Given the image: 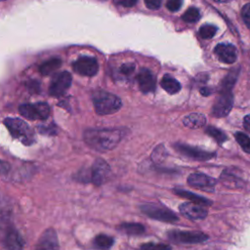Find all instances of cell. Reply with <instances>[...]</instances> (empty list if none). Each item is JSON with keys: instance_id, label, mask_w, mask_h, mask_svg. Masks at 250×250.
<instances>
[{"instance_id": "d590c367", "label": "cell", "mask_w": 250, "mask_h": 250, "mask_svg": "<svg viewBox=\"0 0 250 250\" xmlns=\"http://www.w3.org/2000/svg\"><path fill=\"white\" fill-rule=\"evenodd\" d=\"M200 93L203 95V96H209L210 95V91L206 88H201L200 89Z\"/></svg>"}, {"instance_id": "e575fe53", "label": "cell", "mask_w": 250, "mask_h": 250, "mask_svg": "<svg viewBox=\"0 0 250 250\" xmlns=\"http://www.w3.org/2000/svg\"><path fill=\"white\" fill-rule=\"evenodd\" d=\"M9 170V165L6 162H3L0 160V173L7 172Z\"/></svg>"}, {"instance_id": "7c38bea8", "label": "cell", "mask_w": 250, "mask_h": 250, "mask_svg": "<svg viewBox=\"0 0 250 250\" xmlns=\"http://www.w3.org/2000/svg\"><path fill=\"white\" fill-rule=\"evenodd\" d=\"M3 244L7 250H23V239L20 232L8 227L3 235Z\"/></svg>"}, {"instance_id": "52a82bcc", "label": "cell", "mask_w": 250, "mask_h": 250, "mask_svg": "<svg viewBox=\"0 0 250 250\" xmlns=\"http://www.w3.org/2000/svg\"><path fill=\"white\" fill-rule=\"evenodd\" d=\"M19 111L21 116L29 120L46 119L50 115V106L46 103H36V104H25L19 107Z\"/></svg>"}, {"instance_id": "277c9868", "label": "cell", "mask_w": 250, "mask_h": 250, "mask_svg": "<svg viewBox=\"0 0 250 250\" xmlns=\"http://www.w3.org/2000/svg\"><path fill=\"white\" fill-rule=\"evenodd\" d=\"M4 124L13 136V138L19 140L24 146H30L34 143L35 137L33 130L23 120L19 118L7 117L4 120Z\"/></svg>"}, {"instance_id": "d4e9b609", "label": "cell", "mask_w": 250, "mask_h": 250, "mask_svg": "<svg viewBox=\"0 0 250 250\" xmlns=\"http://www.w3.org/2000/svg\"><path fill=\"white\" fill-rule=\"evenodd\" d=\"M199 18H200L199 11L194 7L188 8L182 16V19L187 22H195L199 20Z\"/></svg>"}, {"instance_id": "8992f818", "label": "cell", "mask_w": 250, "mask_h": 250, "mask_svg": "<svg viewBox=\"0 0 250 250\" xmlns=\"http://www.w3.org/2000/svg\"><path fill=\"white\" fill-rule=\"evenodd\" d=\"M170 241L178 244H196L208 240L209 236L201 231H188L172 229L167 232Z\"/></svg>"}, {"instance_id": "f546056e", "label": "cell", "mask_w": 250, "mask_h": 250, "mask_svg": "<svg viewBox=\"0 0 250 250\" xmlns=\"http://www.w3.org/2000/svg\"><path fill=\"white\" fill-rule=\"evenodd\" d=\"M241 17L247 27L250 29V3H247L243 6L241 10Z\"/></svg>"}, {"instance_id": "cb8c5ba5", "label": "cell", "mask_w": 250, "mask_h": 250, "mask_svg": "<svg viewBox=\"0 0 250 250\" xmlns=\"http://www.w3.org/2000/svg\"><path fill=\"white\" fill-rule=\"evenodd\" d=\"M236 142L239 144V146L242 147V149L247 152L250 153V138L241 132H237L234 135Z\"/></svg>"}, {"instance_id": "5bb4252c", "label": "cell", "mask_w": 250, "mask_h": 250, "mask_svg": "<svg viewBox=\"0 0 250 250\" xmlns=\"http://www.w3.org/2000/svg\"><path fill=\"white\" fill-rule=\"evenodd\" d=\"M215 54L219 60L225 63H232L237 59V50L229 43H220L215 47Z\"/></svg>"}, {"instance_id": "484cf974", "label": "cell", "mask_w": 250, "mask_h": 250, "mask_svg": "<svg viewBox=\"0 0 250 250\" xmlns=\"http://www.w3.org/2000/svg\"><path fill=\"white\" fill-rule=\"evenodd\" d=\"M139 250H172V247L165 243L146 242L141 244Z\"/></svg>"}, {"instance_id": "f1b7e54d", "label": "cell", "mask_w": 250, "mask_h": 250, "mask_svg": "<svg viewBox=\"0 0 250 250\" xmlns=\"http://www.w3.org/2000/svg\"><path fill=\"white\" fill-rule=\"evenodd\" d=\"M135 70V64L132 63V62H129V63H124L120 66L119 68V73L123 76H130Z\"/></svg>"}, {"instance_id": "7402d4cb", "label": "cell", "mask_w": 250, "mask_h": 250, "mask_svg": "<svg viewBox=\"0 0 250 250\" xmlns=\"http://www.w3.org/2000/svg\"><path fill=\"white\" fill-rule=\"evenodd\" d=\"M114 243L113 237L101 233L94 238V245L96 248L101 250H108Z\"/></svg>"}, {"instance_id": "9c48e42d", "label": "cell", "mask_w": 250, "mask_h": 250, "mask_svg": "<svg viewBox=\"0 0 250 250\" xmlns=\"http://www.w3.org/2000/svg\"><path fill=\"white\" fill-rule=\"evenodd\" d=\"M74 71L83 76H94L99 69L98 62L93 57L83 56L78 58L72 64Z\"/></svg>"}, {"instance_id": "2e32d148", "label": "cell", "mask_w": 250, "mask_h": 250, "mask_svg": "<svg viewBox=\"0 0 250 250\" xmlns=\"http://www.w3.org/2000/svg\"><path fill=\"white\" fill-rule=\"evenodd\" d=\"M188 184L195 188L209 189L216 185V180L202 173H193L188 176Z\"/></svg>"}, {"instance_id": "d6a6232c", "label": "cell", "mask_w": 250, "mask_h": 250, "mask_svg": "<svg viewBox=\"0 0 250 250\" xmlns=\"http://www.w3.org/2000/svg\"><path fill=\"white\" fill-rule=\"evenodd\" d=\"M117 4L121 5V6H124V7H132L134 6L137 2L135 0H126V1H118L116 2Z\"/></svg>"}, {"instance_id": "8fae6325", "label": "cell", "mask_w": 250, "mask_h": 250, "mask_svg": "<svg viewBox=\"0 0 250 250\" xmlns=\"http://www.w3.org/2000/svg\"><path fill=\"white\" fill-rule=\"evenodd\" d=\"M175 148L183 155L186 157H188L192 160H198V161H203V160H208L211 159L215 156L213 152H208L202 149H198L196 147H192L187 145L183 144H177L175 146Z\"/></svg>"}, {"instance_id": "9a60e30c", "label": "cell", "mask_w": 250, "mask_h": 250, "mask_svg": "<svg viewBox=\"0 0 250 250\" xmlns=\"http://www.w3.org/2000/svg\"><path fill=\"white\" fill-rule=\"evenodd\" d=\"M35 250H60L57 234L53 229H48L42 233Z\"/></svg>"}, {"instance_id": "ffe728a7", "label": "cell", "mask_w": 250, "mask_h": 250, "mask_svg": "<svg viewBox=\"0 0 250 250\" xmlns=\"http://www.w3.org/2000/svg\"><path fill=\"white\" fill-rule=\"evenodd\" d=\"M174 192L181 196V197H184V198H187V199H189L192 203H195L197 205H200V206H206V205H211L212 204V201L205 198V197H202V196H199L195 193H192V192H189V191H187V190H184V189H174Z\"/></svg>"}, {"instance_id": "44dd1931", "label": "cell", "mask_w": 250, "mask_h": 250, "mask_svg": "<svg viewBox=\"0 0 250 250\" xmlns=\"http://www.w3.org/2000/svg\"><path fill=\"white\" fill-rule=\"evenodd\" d=\"M161 87L169 94H176L181 90L180 82L170 74H165L161 81Z\"/></svg>"}, {"instance_id": "e0dca14e", "label": "cell", "mask_w": 250, "mask_h": 250, "mask_svg": "<svg viewBox=\"0 0 250 250\" xmlns=\"http://www.w3.org/2000/svg\"><path fill=\"white\" fill-rule=\"evenodd\" d=\"M140 90L143 93H149L155 89V77L149 69L143 68L137 76Z\"/></svg>"}, {"instance_id": "3957f363", "label": "cell", "mask_w": 250, "mask_h": 250, "mask_svg": "<svg viewBox=\"0 0 250 250\" xmlns=\"http://www.w3.org/2000/svg\"><path fill=\"white\" fill-rule=\"evenodd\" d=\"M95 110L100 115H107L116 112L122 105L121 100L110 93L98 91L93 95Z\"/></svg>"}, {"instance_id": "7a4b0ae2", "label": "cell", "mask_w": 250, "mask_h": 250, "mask_svg": "<svg viewBox=\"0 0 250 250\" xmlns=\"http://www.w3.org/2000/svg\"><path fill=\"white\" fill-rule=\"evenodd\" d=\"M236 75V71H231L225 77L224 81L222 82L219 97L217 98L212 107V114L218 118L228 115L232 107L231 89L235 83Z\"/></svg>"}, {"instance_id": "5b68a950", "label": "cell", "mask_w": 250, "mask_h": 250, "mask_svg": "<svg viewBox=\"0 0 250 250\" xmlns=\"http://www.w3.org/2000/svg\"><path fill=\"white\" fill-rule=\"evenodd\" d=\"M142 212L147 217L164 223H176L179 221L178 216L170 209L154 203H146L141 206Z\"/></svg>"}, {"instance_id": "603a6c76", "label": "cell", "mask_w": 250, "mask_h": 250, "mask_svg": "<svg viewBox=\"0 0 250 250\" xmlns=\"http://www.w3.org/2000/svg\"><path fill=\"white\" fill-rule=\"evenodd\" d=\"M61 64H62L61 59H58V58L51 59L40 65L39 71L42 75H49L53 73L55 70H57L61 66Z\"/></svg>"}, {"instance_id": "30bf717a", "label": "cell", "mask_w": 250, "mask_h": 250, "mask_svg": "<svg viewBox=\"0 0 250 250\" xmlns=\"http://www.w3.org/2000/svg\"><path fill=\"white\" fill-rule=\"evenodd\" d=\"M109 174L110 168L108 164L103 159H97L91 170V181L96 186H100L107 180Z\"/></svg>"}, {"instance_id": "1f68e13d", "label": "cell", "mask_w": 250, "mask_h": 250, "mask_svg": "<svg viewBox=\"0 0 250 250\" xmlns=\"http://www.w3.org/2000/svg\"><path fill=\"white\" fill-rule=\"evenodd\" d=\"M145 4L150 10H157L161 6V2L158 0H146Z\"/></svg>"}, {"instance_id": "4dcf8cb0", "label": "cell", "mask_w": 250, "mask_h": 250, "mask_svg": "<svg viewBox=\"0 0 250 250\" xmlns=\"http://www.w3.org/2000/svg\"><path fill=\"white\" fill-rule=\"evenodd\" d=\"M166 6H167V9L169 11L176 12V11H179V9L181 8L182 1H180V0H170V1L167 2Z\"/></svg>"}, {"instance_id": "83f0119b", "label": "cell", "mask_w": 250, "mask_h": 250, "mask_svg": "<svg viewBox=\"0 0 250 250\" xmlns=\"http://www.w3.org/2000/svg\"><path fill=\"white\" fill-rule=\"evenodd\" d=\"M216 26L213 24H204L199 28V35L203 39H210L216 33Z\"/></svg>"}, {"instance_id": "4316f807", "label": "cell", "mask_w": 250, "mask_h": 250, "mask_svg": "<svg viewBox=\"0 0 250 250\" xmlns=\"http://www.w3.org/2000/svg\"><path fill=\"white\" fill-rule=\"evenodd\" d=\"M206 133L209 136H211L213 139H215L219 144H222L227 140V136L221 130H219L213 126H208L206 128Z\"/></svg>"}, {"instance_id": "ba28073f", "label": "cell", "mask_w": 250, "mask_h": 250, "mask_svg": "<svg viewBox=\"0 0 250 250\" xmlns=\"http://www.w3.org/2000/svg\"><path fill=\"white\" fill-rule=\"evenodd\" d=\"M71 75L68 71H62L55 75L52 79L49 93L53 97L62 96L71 85Z\"/></svg>"}, {"instance_id": "ac0fdd59", "label": "cell", "mask_w": 250, "mask_h": 250, "mask_svg": "<svg viewBox=\"0 0 250 250\" xmlns=\"http://www.w3.org/2000/svg\"><path fill=\"white\" fill-rule=\"evenodd\" d=\"M183 123L189 129H197L205 125L206 118L201 113H190L184 117Z\"/></svg>"}, {"instance_id": "d6986e66", "label": "cell", "mask_w": 250, "mask_h": 250, "mask_svg": "<svg viewBox=\"0 0 250 250\" xmlns=\"http://www.w3.org/2000/svg\"><path fill=\"white\" fill-rule=\"evenodd\" d=\"M117 230L129 235H140L146 231V229L140 223H122L117 226Z\"/></svg>"}, {"instance_id": "836d02e7", "label": "cell", "mask_w": 250, "mask_h": 250, "mask_svg": "<svg viewBox=\"0 0 250 250\" xmlns=\"http://www.w3.org/2000/svg\"><path fill=\"white\" fill-rule=\"evenodd\" d=\"M243 125H244V128L248 131H250V114L246 115L243 119Z\"/></svg>"}, {"instance_id": "4fadbf2b", "label": "cell", "mask_w": 250, "mask_h": 250, "mask_svg": "<svg viewBox=\"0 0 250 250\" xmlns=\"http://www.w3.org/2000/svg\"><path fill=\"white\" fill-rule=\"evenodd\" d=\"M180 212L190 220H203L207 216V210L192 202H184L179 206Z\"/></svg>"}, {"instance_id": "6da1fadb", "label": "cell", "mask_w": 250, "mask_h": 250, "mask_svg": "<svg viewBox=\"0 0 250 250\" xmlns=\"http://www.w3.org/2000/svg\"><path fill=\"white\" fill-rule=\"evenodd\" d=\"M123 133L118 129H89L84 133L86 144L99 151L113 149L121 141Z\"/></svg>"}]
</instances>
